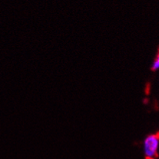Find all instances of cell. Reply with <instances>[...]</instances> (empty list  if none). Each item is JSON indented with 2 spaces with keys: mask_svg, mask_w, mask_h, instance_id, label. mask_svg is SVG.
Returning <instances> with one entry per match:
<instances>
[{
  "mask_svg": "<svg viewBox=\"0 0 159 159\" xmlns=\"http://www.w3.org/2000/svg\"><path fill=\"white\" fill-rule=\"evenodd\" d=\"M152 69H153L154 71H156L159 69V52L158 55H157L156 58H155V61H154L153 65H152Z\"/></svg>",
  "mask_w": 159,
  "mask_h": 159,
  "instance_id": "obj_2",
  "label": "cell"
},
{
  "mask_svg": "<svg viewBox=\"0 0 159 159\" xmlns=\"http://www.w3.org/2000/svg\"><path fill=\"white\" fill-rule=\"evenodd\" d=\"M159 147V133L150 134L144 142V151L146 157L152 158L156 156Z\"/></svg>",
  "mask_w": 159,
  "mask_h": 159,
  "instance_id": "obj_1",
  "label": "cell"
}]
</instances>
